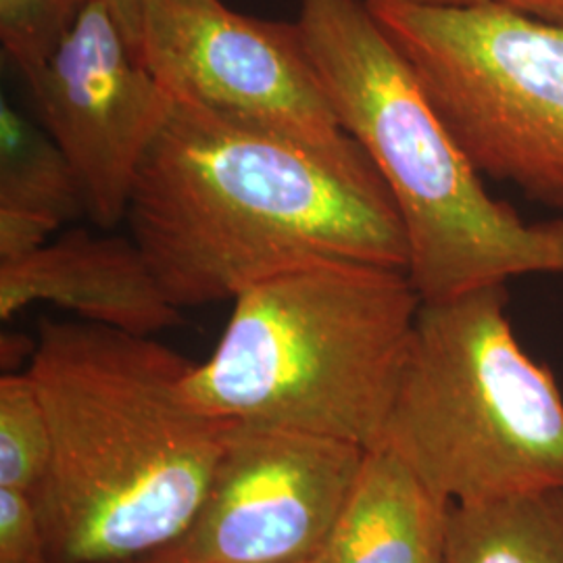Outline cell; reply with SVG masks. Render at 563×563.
Segmentation results:
<instances>
[{
	"label": "cell",
	"mask_w": 563,
	"mask_h": 563,
	"mask_svg": "<svg viewBox=\"0 0 563 563\" xmlns=\"http://www.w3.org/2000/svg\"><path fill=\"white\" fill-rule=\"evenodd\" d=\"M0 563H53L38 499L0 486Z\"/></svg>",
	"instance_id": "obj_16"
},
{
	"label": "cell",
	"mask_w": 563,
	"mask_h": 563,
	"mask_svg": "<svg viewBox=\"0 0 563 563\" xmlns=\"http://www.w3.org/2000/svg\"><path fill=\"white\" fill-rule=\"evenodd\" d=\"M101 2H104L107 9L113 13V18L120 21L123 32L128 34V38L134 44V48L139 51L142 15H144V7H146L148 0H101Z\"/></svg>",
	"instance_id": "obj_18"
},
{
	"label": "cell",
	"mask_w": 563,
	"mask_h": 563,
	"mask_svg": "<svg viewBox=\"0 0 563 563\" xmlns=\"http://www.w3.org/2000/svg\"><path fill=\"white\" fill-rule=\"evenodd\" d=\"M130 563H139V562H130Z\"/></svg>",
	"instance_id": "obj_19"
},
{
	"label": "cell",
	"mask_w": 563,
	"mask_h": 563,
	"mask_svg": "<svg viewBox=\"0 0 563 563\" xmlns=\"http://www.w3.org/2000/svg\"><path fill=\"white\" fill-rule=\"evenodd\" d=\"M44 132L80 178L86 216L125 222L142 159L174 97L101 0H84L53 51L20 71Z\"/></svg>",
	"instance_id": "obj_9"
},
{
	"label": "cell",
	"mask_w": 563,
	"mask_h": 563,
	"mask_svg": "<svg viewBox=\"0 0 563 563\" xmlns=\"http://www.w3.org/2000/svg\"><path fill=\"white\" fill-rule=\"evenodd\" d=\"M125 223L178 309L316 262L407 269V236L365 153L334 157L174 99L142 159Z\"/></svg>",
	"instance_id": "obj_1"
},
{
	"label": "cell",
	"mask_w": 563,
	"mask_h": 563,
	"mask_svg": "<svg viewBox=\"0 0 563 563\" xmlns=\"http://www.w3.org/2000/svg\"><path fill=\"white\" fill-rule=\"evenodd\" d=\"M422 297L407 269L302 263L246 286L184 397L228 422L376 449Z\"/></svg>",
	"instance_id": "obj_4"
},
{
	"label": "cell",
	"mask_w": 563,
	"mask_h": 563,
	"mask_svg": "<svg viewBox=\"0 0 563 563\" xmlns=\"http://www.w3.org/2000/svg\"><path fill=\"white\" fill-rule=\"evenodd\" d=\"M449 509L399 457L369 449L318 563H446Z\"/></svg>",
	"instance_id": "obj_11"
},
{
	"label": "cell",
	"mask_w": 563,
	"mask_h": 563,
	"mask_svg": "<svg viewBox=\"0 0 563 563\" xmlns=\"http://www.w3.org/2000/svg\"><path fill=\"white\" fill-rule=\"evenodd\" d=\"M190 367L153 336L42 320L25 372L53 432V563L141 562L192 520L232 422L186 401Z\"/></svg>",
	"instance_id": "obj_2"
},
{
	"label": "cell",
	"mask_w": 563,
	"mask_h": 563,
	"mask_svg": "<svg viewBox=\"0 0 563 563\" xmlns=\"http://www.w3.org/2000/svg\"><path fill=\"white\" fill-rule=\"evenodd\" d=\"M481 176L563 209V23L497 4L365 0Z\"/></svg>",
	"instance_id": "obj_6"
},
{
	"label": "cell",
	"mask_w": 563,
	"mask_h": 563,
	"mask_svg": "<svg viewBox=\"0 0 563 563\" xmlns=\"http://www.w3.org/2000/svg\"><path fill=\"white\" fill-rule=\"evenodd\" d=\"M297 23L336 120L397 205L422 301L563 274V222H526L486 190L365 0H299Z\"/></svg>",
	"instance_id": "obj_3"
},
{
	"label": "cell",
	"mask_w": 563,
	"mask_h": 563,
	"mask_svg": "<svg viewBox=\"0 0 563 563\" xmlns=\"http://www.w3.org/2000/svg\"><path fill=\"white\" fill-rule=\"evenodd\" d=\"M505 284L422 301L380 444L449 504L563 486V395ZM376 446V449H378Z\"/></svg>",
	"instance_id": "obj_5"
},
{
	"label": "cell",
	"mask_w": 563,
	"mask_h": 563,
	"mask_svg": "<svg viewBox=\"0 0 563 563\" xmlns=\"http://www.w3.org/2000/svg\"><path fill=\"white\" fill-rule=\"evenodd\" d=\"M86 213V197L71 163L46 132L0 111V262L27 255L60 225Z\"/></svg>",
	"instance_id": "obj_12"
},
{
	"label": "cell",
	"mask_w": 563,
	"mask_h": 563,
	"mask_svg": "<svg viewBox=\"0 0 563 563\" xmlns=\"http://www.w3.org/2000/svg\"><path fill=\"white\" fill-rule=\"evenodd\" d=\"M53 470V432L27 372L0 378V486L41 497Z\"/></svg>",
	"instance_id": "obj_14"
},
{
	"label": "cell",
	"mask_w": 563,
	"mask_h": 563,
	"mask_svg": "<svg viewBox=\"0 0 563 563\" xmlns=\"http://www.w3.org/2000/svg\"><path fill=\"white\" fill-rule=\"evenodd\" d=\"M34 302L139 336L181 323V309L167 299L134 239L95 236L81 228L0 262V320L11 322Z\"/></svg>",
	"instance_id": "obj_10"
},
{
	"label": "cell",
	"mask_w": 563,
	"mask_h": 563,
	"mask_svg": "<svg viewBox=\"0 0 563 563\" xmlns=\"http://www.w3.org/2000/svg\"><path fill=\"white\" fill-rule=\"evenodd\" d=\"M367 449L257 423H230L201 505L139 563H318Z\"/></svg>",
	"instance_id": "obj_8"
},
{
	"label": "cell",
	"mask_w": 563,
	"mask_h": 563,
	"mask_svg": "<svg viewBox=\"0 0 563 563\" xmlns=\"http://www.w3.org/2000/svg\"><path fill=\"white\" fill-rule=\"evenodd\" d=\"M446 563H563V486L451 504Z\"/></svg>",
	"instance_id": "obj_13"
},
{
	"label": "cell",
	"mask_w": 563,
	"mask_h": 563,
	"mask_svg": "<svg viewBox=\"0 0 563 563\" xmlns=\"http://www.w3.org/2000/svg\"><path fill=\"white\" fill-rule=\"evenodd\" d=\"M139 53L174 99L334 157L363 153L336 120L297 21L249 18L222 0H148Z\"/></svg>",
	"instance_id": "obj_7"
},
{
	"label": "cell",
	"mask_w": 563,
	"mask_h": 563,
	"mask_svg": "<svg viewBox=\"0 0 563 563\" xmlns=\"http://www.w3.org/2000/svg\"><path fill=\"white\" fill-rule=\"evenodd\" d=\"M84 0H0V42L23 71L57 44Z\"/></svg>",
	"instance_id": "obj_15"
},
{
	"label": "cell",
	"mask_w": 563,
	"mask_h": 563,
	"mask_svg": "<svg viewBox=\"0 0 563 563\" xmlns=\"http://www.w3.org/2000/svg\"><path fill=\"white\" fill-rule=\"evenodd\" d=\"M418 4H437V7H467V4H497L518 13H526L541 20L562 21L563 0H407Z\"/></svg>",
	"instance_id": "obj_17"
}]
</instances>
